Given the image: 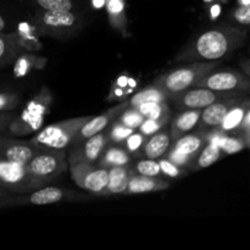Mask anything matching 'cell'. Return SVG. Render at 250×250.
Segmentation results:
<instances>
[{"label":"cell","instance_id":"cell-1","mask_svg":"<svg viewBox=\"0 0 250 250\" xmlns=\"http://www.w3.org/2000/svg\"><path fill=\"white\" fill-rule=\"evenodd\" d=\"M247 33L236 27L221 24L190 39L177 54L175 62L217 61L231 55L246 41Z\"/></svg>","mask_w":250,"mask_h":250},{"label":"cell","instance_id":"cell-2","mask_svg":"<svg viewBox=\"0 0 250 250\" xmlns=\"http://www.w3.org/2000/svg\"><path fill=\"white\" fill-rule=\"evenodd\" d=\"M187 65L173 68L163 73L155 80L154 84L163 88L168 95L192 88L199 80L211 71L216 70L220 63L217 61H193Z\"/></svg>","mask_w":250,"mask_h":250},{"label":"cell","instance_id":"cell-3","mask_svg":"<svg viewBox=\"0 0 250 250\" xmlns=\"http://www.w3.org/2000/svg\"><path fill=\"white\" fill-rule=\"evenodd\" d=\"M53 97L48 88H42L41 92L28 102L23 111L14 116L7 126L6 131L12 136H23L38 131L43 124L44 116L48 114Z\"/></svg>","mask_w":250,"mask_h":250},{"label":"cell","instance_id":"cell-4","mask_svg":"<svg viewBox=\"0 0 250 250\" xmlns=\"http://www.w3.org/2000/svg\"><path fill=\"white\" fill-rule=\"evenodd\" d=\"M90 117L92 116L75 117L49 125L38 132L29 142L38 148L65 150L70 144L73 143L76 134L85 122L89 121Z\"/></svg>","mask_w":250,"mask_h":250},{"label":"cell","instance_id":"cell-5","mask_svg":"<svg viewBox=\"0 0 250 250\" xmlns=\"http://www.w3.org/2000/svg\"><path fill=\"white\" fill-rule=\"evenodd\" d=\"M26 168L33 177L46 185L51 180L60 176L67 168L65 160V151L56 149L42 148L28 163Z\"/></svg>","mask_w":250,"mask_h":250},{"label":"cell","instance_id":"cell-6","mask_svg":"<svg viewBox=\"0 0 250 250\" xmlns=\"http://www.w3.org/2000/svg\"><path fill=\"white\" fill-rule=\"evenodd\" d=\"M0 186L7 192L28 193L44 187L45 183L33 177L26 165L0 159Z\"/></svg>","mask_w":250,"mask_h":250},{"label":"cell","instance_id":"cell-7","mask_svg":"<svg viewBox=\"0 0 250 250\" xmlns=\"http://www.w3.org/2000/svg\"><path fill=\"white\" fill-rule=\"evenodd\" d=\"M71 177L82 189L94 194H103L107 183L109 168L81 160H68Z\"/></svg>","mask_w":250,"mask_h":250},{"label":"cell","instance_id":"cell-8","mask_svg":"<svg viewBox=\"0 0 250 250\" xmlns=\"http://www.w3.org/2000/svg\"><path fill=\"white\" fill-rule=\"evenodd\" d=\"M194 87H203L220 93H248L250 81L248 76L234 70H225L208 73Z\"/></svg>","mask_w":250,"mask_h":250},{"label":"cell","instance_id":"cell-9","mask_svg":"<svg viewBox=\"0 0 250 250\" xmlns=\"http://www.w3.org/2000/svg\"><path fill=\"white\" fill-rule=\"evenodd\" d=\"M247 93H220L203 87H192L182 92L168 95V99L172 100L173 104L182 110L188 109H204L208 105L234 95H246Z\"/></svg>","mask_w":250,"mask_h":250},{"label":"cell","instance_id":"cell-10","mask_svg":"<svg viewBox=\"0 0 250 250\" xmlns=\"http://www.w3.org/2000/svg\"><path fill=\"white\" fill-rule=\"evenodd\" d=\"M39 28L43 33L50 34L51 37H66L67 34L73 33L76 27L78 26L77 15L65 10L59 11H46L44 10L38 17Z\"/></svg>","mask_w":250,"mask_h":250},{"label":"cell","instance_id":"cell-11","mask_svg":"<svg viewBox=\"0 0 250 250\" xmlns=\"http://www.w3.org/2000/svg\"><path fill=\"white\" fill-rule=\"evenodd\" d=\"M70 153L68 160H81L85 163L97 164L98 159L103 154V151L109 146V137H107L106 128L94 136L89 137L85 141L76 144Z\"/></svg>","mask_w":250,"mask_h":250},{"label":"cell","instance_id":"cell-12","mask_svg":"<svg viewBox=\"0 0 250 250\" xmlns=\"http://www.w3.org/2000/svg\"><path fill=\"white\" fill-rule=\"evenodd\" d=\"M128 106V102H122L120 104L115 105V106L110 107L109 110H106L103 114L98 115V116H92L89 121L85 122L81 129L78 131V133L76 134L75 139H73L72 144H78L81 142L85 141L89 137L94 136V134L99 133V132L104 131L105 128H107V126H110L111 122H114L115 119H117L120 114L124 111L126 107Z\"/></svg>","mask_w":250,"mask_h":250},{"label":"cell","instance_id":"cell-13","mask_svg":"<svg viewBox=\"0 0 250 250\" xmlns=\"http://www.w3.org/2000/svg\"><path fill=\"white\" fill-rule=\"evenodd\" d=\"M243 99V95H234V97H227L224 99H220L212 104L208 105L207 107L202 109V115L199 119V126L202 129L216 128L227 112L232 109L236 104H238Z\"/></svg>","mask_w":250,"mask_h":250},{"label":"cell","instance_id":"cell-14","mask_svg":"<svg viewBox=\"0 0 250 250\" xmlns=\"http://www.w3.org/2000/svg\"><path fill=\"white\" fill-rule=\"evenodd\" d=\"M41 149L42 148H38L31 142L17 141V139L7 137L6 142L0 149V159L26 165Z\"/></svg>","mask_w":250,"mask_h":250},{"label":"cell","instance_id":"cell-15","mask_svg":"<svg viewBox=\"0 0 250 250\" xmlns=\"http://www.w3.org/2000/svg\"><path fill=\"white\" fill-rule=\"evenodd\" d=\"M170 187V182L159 176H144L132 173L126 188V194H143V193L160 192Z\"/></svg>","mask_w":250,"mask_h":250},{"label":"cell","instance_id":"cell-16","mask_svg":"<svg viewBox=\"0 0 250 250\" xmlns=\"http://www.w3.org/2000/svg\"><path fill=\"white\" fill-rule=\"evenodd\" d=\"M250 103L247 98H243L238 104L234 105L231 110L226 114L221 124L215 129L226 134H237L241 136V126L246 112L248 111Z\"/></svg>","mask_w":250,"mask_h":250},{"label":"cell","instance_id":"cell-17","mask_svg":"<svg viewBox=\"0 0 250 250\" xmlns=\"http://www.w3.org/2000/svg\"><path fill=\"white\" fill-rule=\"evenodd\" d=\"M132 173L133 172L128 167V165L110 167L109 173H107L106 187H105L103 194H122V193L126 192L128 180Z\"/></svg>","mask_w":250,"mask_h":250},{"label":"cell","instance_id":"cell-18","mask_svg":"<svg viewBox=\"0 0 250 250\" xmlns=\"http://www.w3.org/2000/svg\"><path fill=\"white\" fill-rule=\"evenodd\" d=\"M208 142V131L195 132V133L190 134H183L180 138L175 139L172 146L171 148L175 150L181 151L183 154H188V155L197 156L198 153L203 149V146L207 144Z\"/></svg>","mask_w":250,"mask_h":250},{"label":"cell","instance_id":"cell-19","mask_svg":"<svg viewBox=\"0 0 250 250\" xmlns=\"http://www.w3.org/2000/svg\"><path fill=\"white\" fill-rule=\"evenodd\" d=\"M200 115H202V109H188L181 112L171 125V139L175 141L183 134L192 131L199 122Z\"/></svg>","mask_w":250,"mask_h":250},{"label":"cell","instance_id":"cell-20","mask_svg":"<svg viewBox=\"0 0 250 250\" xmlns=\"http://www.w3.org/2000/svg\"><path fill=\"white\" fill-rule=\"evenodd\" d=\"M171 146V137L166 131H159L148 137L144 143L142 154L146 159H159L166 154Z\"/></svg>","mask_w":250,"mask_h":250},{"label":"cell","instance_id":"cell-21","mask_svg":"<svg viewBox=\"0 0 250 250\" xmlns=\"http://www.w3.org/2000/svg\"><path fill=\"white\" fill-rule=\"evenodd\" d=\"M109 21L112 28L119 31L120 33H127V16H126V2L125 0H106L105 1Z\"/></svg>","mask_w":250,"mask_h":250},{"label":"cell","instance_id":"cell-22","mask_svg":"<svg viewBox=\"0 0 250 250\" xmlns=\"http://www.w3.org/2000/svg\"><path fill=\"white\" fill-rule=\"evenodd\" d=\"M20 37L17 32L9 34L0 33V66L10 63L16 59L21 50Z\"/></svg>","mask_w":250,"mask_h":250},{"label":"cell","instance_id":"cell-23","mask_svg":"<svg viewBox=\"0 0 250 250\" xmlns=\"http://www.w3.org/2000/svg\"><path fill=\"white\" fill-rule=\"evenodd\" d=\"M63 195H65V192L61 188L45 187L44 186V187L33 190V193L29 195L26 203L32 205L55 204V203L61 202L63 199Z\"/></svg>","mask_w":250,"mask_h":250},{"label":"cell","instance_id":"cell-24","mask_svg":"<svg viewBox=\"0 0 250 250\" xmlns=\"http://www.w3.org/2000/svg\"><path fill=\"white\" fill-rule=\"evenodd\" d=\"M129 161H131V156L126 149L120 148V146H109V148L106 146V149L98 159L97 165L110 168L114 166L128 165Z\"/></svg>","mask_w":250,"mask_h":250},{"label":"cell","instance_id":"cell-25","mask_svg":"<svg viewBox=\"0 0 250 250\" xmlns=\"http://www.w3.org/2000/svg\"><path fill=\"white\" fill-rule=\"evenodd\" d=\"M168 94L156 84H151L144 89L139 90L138 93L133 95L129 99L128 106H138V105L144 104V103H153V102H167Z\"/></svg>","mask_w":250,"mask_h":250},{"label":"cell","instance_id":"cell-26","mask_svg":"<svg viewBox=\"0 0 250 250\" xmlns=\"http://www.w3.org/2000/svg\"><path fill=\"white\" fill-rule=\"evenodd\" d=\"M136 107L143 115L144 119L166 120V121H170L171 119V110L167 102L144 103Z\"/></svg>","mask_w":250,"mask_h":250},{"label":"cell","instance_id":"cell-27","mask_svg":"<svg viewBox=\"0 0 250 250\" xmlns=\"http://www.w3.org/2000/svg\"><path fill=\"white\" fill-rule=\"evenodd\" d=\"M199 155L195 159L194 163L197 164V168H205L211 166L212 164L216 163L222 155V151L220 146H217L216 142L208 141L207 144L203 146L202 150L199 151Z\"/></svg>","mask_w":250,"mask_h":250},{"label":"cell","instance_id":"cell-28","mask_svg":"<svg viewBox=\"0 0 250 250\" xmlns=\"http://www.w3.org/2000/svg\"><path fill=\"white\" fill-rule=\"evenodd\" d=\"M45 59L38 58L32 54H23L17 58L15 61L14 66V75L15 77H22V76L27 75L32 68L36 67H43L45 65Z\"/></svg>","mask_w":250,"mask_h":250},{"label":"cell","instance_id":"cell-29","mask_svg":"<svg viewBox=\"0 0 250 250\" xmlns=\"http://www.w3.org/2000/svg\"><path fill=\"white\" fill-rule=\"evenodd\" d=\"M114 124L111 126H107V137H109V143H115L120 144L122 142H125V139L129 136V134L133 133L136 129L129 128V127L125 126L122 122H120L119 120L115 119Z\"/></svg>","mask_w":250,"mask_h":250},{"label":"cell","instance_id":"cell-30","mask_svg":"<svg viewBox=\"0 0 250 250\" xmlns=\"http://www.w3.org/2000/svg\"><path fill=\"white\" fill-rule=\"evenodd\" d=\"M117 120L125 125V126L129 127V128L137 129L141 126L142 122L144 121V117L141 112L137 110V107L127 106L121 114L117 116Z\"/></svg>","mask_w":250,"mask_h":250},{"label":"cell","instance_id":"cell-31","mask_svg":"<svg viewBox=\"0 0 250 250\" xmlns=\"http://www.w3.org/2000/svg\"><path fill=\"white\" fill-rule=\"evenodd\" d=\"M148 137L142 134L141 132L136 131L132 134H129L126 139H125V146H126V150L131 154H138L142 153V149H143L144 143L146 142Z\"/></svg>","mask_w":250,"mask_h":250},{"label":"cell","instance_id":"cell-32","mask_svg":"<svg viewBox=\"0 0 250 250\" xmlns=\"http://www.w3.org/2000/svg\"><path fill=\"white\" fill-rule=\"evenodd\" d=\"M158 163H159V166H160L161 173H164L165 176H168V177L178 178V177H182V176H185L186 173H187L186 172L185 167L176 165L175 163H172L171 160H168L167 158L160 159Z\"/></svg>","mask_w":250,"mask_h":250},{"label":"cell","instance_id":"cell-33","mask_svg":"<svg viewBox=\"0 0 250 250\" xmlns=\"http://www.w3.org/2000/svg\"><path fill=\"white\" fill-rule=\"evenodd\" d=\"M34 1L46 11H59V10L70 11L73 9L72 0H34Z\"/></svg>","mask_w":250,"mask_h":250},{"label":"cell","instance_id":"cell-34","mask_svg":"<svg viewBox=\"0 0 250 250\" xmlns=\"http://www.w3.org/2000/svg\"><path fill=\"white\" fill-rule=\"evenodd\" d=\"M136 171L139 175L144 176H159L161 173L160 166L155 159H146L137 163Z\"/></svg>","mask_w":250,"mask_h":250},{"label":"cell","instance_id":"cell-35","mask_svg":"<svg viewBox=\"0 0 250 250\" xmlns=\"http://www.w3.org/2000/svg\"><path fill=\"white\" fill-rule=\"evenodd\" d=\"M168 121L166 120H151V119H144V121L142 122L141 126L137 128V131L141 132L144 136L149 137L151 134L156 133L160 129H163V127L167 124Z\"/></svg>","mask_w":250,"mask_h":250},{"label":"cell","instance_id":"cell-36","mask_svg":"<svg viewBox=\"0 0 250 250\" xmlns=\"http://www.w3.org/2000/svg\"><path fill=\"white\" fill-rule=\"evenodd\" d=\"M20 105V97L16 93H0V112L11 111Z\"/></svg>","mask_w":250,"mask_h":250},{"label":"cell","instance_id":"cell-37","mask_svg":"<svg viewBox=\"0 0 250 250\" xmlns=\"http://www.w3.org/2000/svg\"><path fill=\"white\" fill-rule=\"evenodd\" d=\"M167 153V151H166ZM166 158L168 160H171L172 163H175L176 165L178 166H182V167H188V166H192L195 161V156L192 155H188V154H183L181 151L175 150V149L171 148L168 150L167 156Z\"/></svg>","mask_w":250,"mask_h":250},{"label":"cell","instance_id":"cell-38","mask_svg":"<svg viewBox=\"0 0 250 250\" xmlns=\"http://www.w3.org/2000/svg\"><path fill=\"white\" fill-rule=\"evenodd\" d=\"M233 17L238 23L249 26L250 23V5H238L233 11Z\"/></svg>","mask_w":250,"mask_h":250},{"label":"cell","instance_id":"cell-39","mask_svg":"<svg viewBox=\"0 0 250 250\" xmlns=\"http://www.w3.org/2000/svg\"><path fill=\"white\" fill-rule=\"evenodd\" d=\"M15 115L11 114L10 111L6 112H0V133H4L6 131L7 126L11 122V120L14 119Z\"/></svg>","mask_w":250,"mask_h":250},{"label":"cell","instance_id":"cell-40","mask_svg":"<svg viewBox=\"0 0 250 250\" xmlns=\"http://www.w3.org/2000/svg\"><path fill=\"white\" fill-rule=\"evenodd\" d=\"M105 1L106 0H92V4L95 9H102L105 6Z\"/></svg>","mask_w":250,"mask_h":250},{"label":"cell","instance_id":"cell-41","mask_svg":"<svg viewBox=\"0 0 250 250\" xmlns=\"http://www.w3.org/2000/svg\"><path fill=\"white\" fill-rule=\"evenodd\" d=\"M220 11H221V7H220V5H214V6L211 7V16H212V19L217 17V15L220 14Z\"/></svg>","mask_w":250,"mask_h":250},{"label":"cell","instance_id":"cell-42","mask_svg":"<svg viewBox=\"0 0 250 250\" xmlns=\"http://www.w3.org/2000/svg\"><path fill=\"white\" fill-rule=\"evenodd\" d=\"M6 193H7V190L5 189L4 187H1V186H0V200H1L5 195H6Z\"/></svg>","mask_w":250,"mask_h":250},{"label":"cell","instance_id":"cell-43","mask_svg":"<svg viewBox=\"0 0 250 250\" xmlns=\"http://www.w3.org/2000/svg\"><path fill=\"white\" fill-rule=\"evenodd\" d=\"M4 27H5V20L2 19V16H1V15H0V32H1L2 29H4Z\"/></svg>","mask_w":250,"mask_h":250},{"label":"cell","instance_id":"cell-44","mask_svg":"<svg viewBox=\"0 0 250 250\" xmlns=\"http://www.w3.org/2000/svg\"><path fill=\"white\" fill-rule=\"evenodd\" d=\"M7 137H4V136H0V149L2 148V146L5 144V142H6Z\"/></svg>","mask_w":250,"mask_h":250},{"label":"cell","instance_id":"cell-45","mask_svg":"<svg viewBox=\"0 0 250 250\" xmlns=\"http://www.w3.org/2000/svg\"><path fill=\"white\" fill-rule=\"evenodd\" d=\"M239 5H250V0H238Z\"/></svg>","mask_w":250,"mask_h":250},{"label":"cell","instance_id":"cell-46","mask_svg":"<svg viewBox=\"0 0 250 250\" xmlns=\"http://www.w3.org/2000/svg\"><path fill=\"white\" fill-rule=\"evenodd\" d=\"M205 1H210V0H205Z\"/></svg>","mask_w":250,"mask_h":250}]
</instances>
